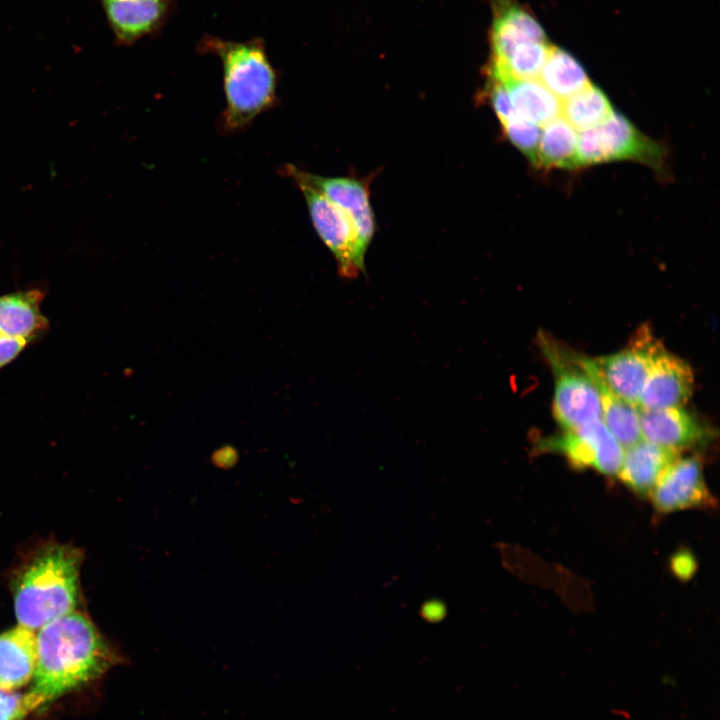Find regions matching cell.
Segmentation results:
<instances>
[{
  "mask_svg": "<svg viewBox=\"0 0 720 720\" xmlns=\"http://www.w3.org/2000/svg\"><path fill=\"white\" fill-rule=\"evenodd\" d=\"M664 147L640 133L625 117L613 112L601 124L578 133L577 167L616 160H635L663 169Z\"/></svg>",
  "mask_w": 720,
  "mask_h": 720,
  "instance_id": "5",
  "label": "cell"
},
{
  "mask_svg": "<svg viewBox=\"0 0 720 720\" xmlns=\"http://www.w3.org/2000/svg\"><path fill=\"white\" fill-rule=\"evenodd\" d=\"M680 456L681 451L642 439L624 449L617 476L637 495L650 496L663 472Z\"/></svg>",
  "mask_w": 720,
  "mask_h": 720,
  "instance_id": "15",
  "label": "cell"
},
{
  "mask_svg": "<svg viewBox=\"0 0 720 720\" xmlns=\"http://www.w3.org/2000/svg\"><path fill=\"white\" fill-rule=\"evenodd\" d=\"M500 123L510 142L536 165L540 126L520 117L517 113Z\"/></svg>",
  "mask_w": 720,
  "mask_h": 720,
  "instance_id": "24",
  "label": "cell"
},
{
  "mask_svg": "<svg viewBox=\"0 0 720 720\" xmlns=\"http://www.w3.org/2000/svg\"><path fill=\"white\" fill-rule=\"evenodd\" d=\"M198 48L216 55L223 67L226 108L221 127L225 132L247 128L276 104L278 78L263 39L230 41L205 35Z\"/></svg>",
  "mask_w": 720,
  "mask_h": 720,
  "instance_id": "3",
  "label": "cell"
},
{
  "mask_svg": "<svg viewBox=\"0 0 720 720\" xmlns=\"http://www.w3.org/2000/svg\"><path fill=\"white\" fill-rule=\"evenodd\" d=\"M657 512L711 507L713 497L706 485L703 467L698 456L677 458L663 472L651 494Z\"/></svg>",
  "mask_w": 720,
  "mask_h": 720,
  "instance_id": "9",
  "label": "cell"
},
{
  "mask_svg": "<svg viewBox=\"0 0 720 720\" xmlns=\"http://www.w3.org/2000/svg\"><path fill=\"white\" fill-rule=\"evenodd\" d=\"M577 131L560 115L542 126L537 166L543 168L577 167Z\"/></svg>",
  "mask_w": 720,
  "mask_h": 720,
  "instance_id": "20",
  "label": "cell"
},
{
  "mask_svg": "<svg viewBox=\"0 0 720 720\" xmlns=\"http://www.w3.org/2000/svg\"><path fill=\"white\" fill-rule=\"evenodd\" d=\"M639 412L642 437L655 444L682 451L713 438V430L683 407Z\"/></svg>",
  "mask_w": 720,
  "mask_h": 720,
  "instance_id": "12",
  "label": "cell"
},
{
  "mask_svg": "<svg viewBox=\"0 0 720 720\" xmlns=\"http://www.w3.org/2000/svg\"><path fill=\"white\" fill-rule=\"evenodd\" d=\"M101 1L117 40L123 44H131L162 28L174 0Z\"/></svg>",
  "mask_w": 720,
  "mask_h": 720,
  "instance_id": "13",
  "label": "cell"
},
{
  "mask_svg": "<svg viewBox=\"0 0 720 720\" xmlns=\"http://www.w3.org/2000/svg\"><path fill=\"white\" fill-rule=\"evenodd\" d=\"M283 173L312 186L352 219L366 251L375 232V219L369 199V184L354 177H323L286 165Z\"/></svg>",
  "mask_w": 720,
  "mask_h": 720,
  "instance_id": "10",
  "label": "cell"
},
{
  "mask_svg": "<svg viewBox=\"0 0 720 720\" xmlns=\"http://www.w3.org/2000/svg\"><path fill=\"white\" fill-rule=\"evenodd\" d=\"M537 448L564 456L575 469L593 468L607 476H617L624 455V448L602 419L542 439Z\"/></svg>",
  "mask_w": 720,
  "mask_h": 720,
  "instance_id": "7",
  "label": "cell"
},
{
  "mask_svg": "<svg viewBox=\"0 0 720 720\" xmlns=\"http://www.w3.org/2000/svg\"><path fill=\"white\" fill-rule=\"evenodd\" d=\"M582 363L598 389L602 409V421L626 449L643 439L639 410L616 395L599 375L593 358L582 355Z\"/></svg>",
  "mask_w": 720,
  "mask_h": 720,
  "instance_id": "18",
  "label": "cell"
},
{
  "mask_svg": "<svg viewBox=\"0 0 720 720\" xmlns=\"http://www.w3.org/2000/svg\"><path fill=\"white\" fill-rule=\"evenodd\" d=\"M491 63L503 61L519 44L547 41L535 17L514 0H492Z\"/></svg>",
  "mask_w": 720,
  "mask_h": 720,
  "instance_id": "14",
  "label": "cell"
},
{
  "mask_svg": "<svg viewBox=\"0 0 720 720\" xmlns=\"http://www.w3.org/2000/svg\"><path fill=\"white\" fill-rule=\"evenodd\" d=\"M37 665L34 630L18 625L0 634V689L15 691L33 678Z\"/></svg>",
  "mask_w": 720,
  "mask_h": 720,
  "instance_id": "16",
  "label": "cell"
},
{
  "mask_svg": "<svg viewBox=\"0 0 720 720\" xmlns=\"http://www.w3.org/2000/svg\"><path fill=\"white\" fill-rule=\"evenodd\" d=\"M673 571L680 577H687L695 569L694 559L688 553H679L672 560Z\"/></svg>",
  "mask_w": 720,
  "mask_h": 720,
  "instance_id": "27",
  "label": "cell"
},
{
  "mask_svg": "<svg viewBox=\"0 0 720 720\" xmlns=\"http://www.w3.org/2000/svg\"><path fill=\"white\" fill-rule=\"evenodd\" d=\"M613 112L607 96L593 84L561 101L560 115L579 132L601 124Z\"/></svg>",
  "mask_w": 720,
  "mask_h": 720,
  "instance_id": "23",
  "label": "cell"
},
{
  "mask_svg": "<svg viewBox=\"0 0 720 720\" xmlns=\"http://www.w3.org/2000/svg\"><path fill=\"white\" fill-rule=\"evenodd\" d=\"M302 192L313 226L333 253L338 271L344 278H355L364 271L366 251L349 215L302 180L293 179Z\"/></svg>",
  "mask_w": 720,
  "mask_h": 720,
  "instance_id": "6",
  "label": "cell"
},
{
  "mask_svg": "<svg viewBox=\"0 0 720 720\" xmlns=\"http://www.w3.org/2000/svg\"><path fill=\"white\" fill-rule=\"evenodd\" d=\"M538 344L554 376L552 412L562 430L602 419L600 395L582 354L544 332L538 334Z\"/></svg>",
  "mask_w": 720,
  "mask_h": 720,
  "instance_id": "4",
  "label": "cell"
},
{
  "mask_svg": "<svg viewBox=\"0 0 720 720\" xmlns=\"http://www.w3.org/2000/svg\"><path fill=\"white\" fill-rule=\"evenodd\" d=\"M664 345L648 323L642 324L620 351L593 358L605 384L620 398L637 408L651 365Z\"/></svg>",
  "mask_w": 720,
  "mask_h": 720,
  "instance_id": "8",
  "label": "cell"
},
{
  "mask_svg": "<svg viewBox=\"0 0 720 720\" xmlns=\"http://www.w3.org/2000/svg\"><path fill=\"white\" fill-rule=\"evenodd\" d=\"M81 562L82 552L70 544L46 543L32 552L12 583L19 625L35 631L76 610Z\"/></svg>",
  "mask_w": 720,
  "mask_h": 720,
  "instance_id": "2",
  "label": "cell"
},
{
  "mask_svg": "<svg viewBox=\"0 0 720 720\" xmlns=\"http://www.w3.org/2000/svg\"><path fill=\"white\" fill-rule=\"evenodd\" d=\"M45 701L32 692L16 693L0 689V720H25Z\"/></svg>",
  "mask_w": 720,
  "mask_h": 720,
  "instance_id": "25",
  "label": "cell"
},
{
  "mask_svg": "<svg viewBox=\"0 0 720 720\" xmlns=\"http://www.w3.org/2000/svg\"><path fill=\"white\" fill-rule=\"evenodd\" d=\"M27 345L25 340L0 336V368L14 360Z\"/></svg>",
  "mask_w": 720,
  "mask_h": 720,
  "instance_id": "26",
  "label": "cell"
},
{
  "mask_svg": "<svg viewBox=\"0 0 720 720\" xmlns=\"http://www.w3.org/2000/svg\"><path fill=\"white\" fill-rule=\"evenodd\" d=\"M45 293L40 289L18 291L0 297V336L22 339L29 344L48 328L40 306Z\"/></svg>",
  "mask_w": 720,
  "mask_h": 720,
  "instance_id": "17",
  "label": "cell"
},
{
  "mask_svg": "<svg viewBox=\"0 0 720 720\" xmlns=\"http://www.w3.org/2000/svg\"><path fill=\"white\" fill-rule=\"evenodd\" d=\"M38 630L31 691L45 703L100 679L124 662L122 653L79 611L62 615Z\"/></svg>",
  "mask_w": 720,
  "mask_h": 720,
  "instance_id": "1",
  "label": "cell"
},
{
  "mask_svg": "<svg viewBox=\"0 0 720 720\" xmlns=\"http://www.w3.org/2000/svg\"><path fill=\"white\" fill-rule=\"evenodd\" d=\"M551 47L548 41L517 45L503 61L490 64V78L499 82L538 79Z\"/></svg>",
  "mask_w": 720,
  "mask_h": 720,
  "instance_id": "22",
  "label": "cell"
},
{
  "mask_svg": "<svg viewBox=\"0 0 720 720\" xmlns=\"http://www.w3.org/2000/svg\"><path fill=\"white\" fill-rule=\"evenodd\" d=\"M538 80L560 101L591 84L581 64L568 52L551 47Z\"/></svg>",
  "mask_w": 720,
  "mask_h": 720,
  "instance_id": "21",
  "label": "cell"
},
{
  "mask_svg": "<svg viewBox=\"0 0 720 720\" xmlns=\"http://www.w3.org/2000/svg\"><path fill=\"white\" fill-rule=\"evenodd\" d=\"M694 389L690 365L663 347L655 357L641 390L639 411L683 407Z\"/></svg>",
  "mask_w": 720,
  "mask_h": 720,
  "instance_id": "11",
  "label": "cell"
},
{
  "mask_svg": "<svg viewBox=\"0 0 720 720\" xmlns=\"http://www.w3.org/2000/svg\"><path fill=\"white\" fill-rule=\"evenodd\" d=\"M505 85L517 115L543 126L561 114V101L538 79L507 80Z\"/></svg>",
  "mask_w": 720,
  "mask_h": 720,
  "instance_id": "19",
  "label": "cell"
}]
</instances>
